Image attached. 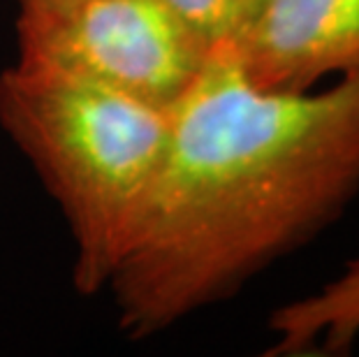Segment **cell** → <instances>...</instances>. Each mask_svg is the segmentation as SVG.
Masks as SVG:
<instances>
[{"mask_svg":"<svg viewBox=\"0 0 359 357\" xmlns=\"http://www.w3.org/2000/svg\"><path fill=\"white\" fill-rule=\"evenodd\" d=\"M359 191V65L325 90H266L227 47L170 109L158 172L107 285L144 339L236 290Z\"/></svg>","mask_w":359,"mask_h":357,"instance_id":"1","label":"cell"},{"mask_svg":"<svg viewBox=\"0 0 359 357\" xmlns=\"http://www.w3.org/2000/svg\"><path fill=\"white\" fill-rule=\"evenodd\" d=\"M0 126L70 225L77 290L100 292L158 172L170 109L17 60L0 74Z\"/></svg>","mask_w":359,"mask_h":357,"instance_id":"2","label":"cell"},{"mask_svg":"<svg viewBox=\"0 0 359 357\" xmlns=\"http://www.w3.org/2000/svg\"><path fill=\"white\" fill-rule=\"evenodd\" d=\"M19 60L172 109L211 49L163 0H19Z\"/></svg>","mask_w":359,"mask_h":357,"instance_id":"3","label":"cell"},{"mask_svg":"<svg viewBox=\"0 0 359 357\" xmlns=\"http://www.w3.org/2000/svg\"><path fill=\"white\" fill-rule=\"evenodd\" d=\"M227 47L266 90H309L359 65V0H257Z\"/></svg>","mask_w":359,"mask_h":357,"instance_id":"4","label":"cell"},{"mask_svg":"<svg viewBox=\"0 0 359 357\" xmlns=\"http://www.w3.org/2000/svg\"><path fill=\"white\" fill-rule=\"evenodd\" d=\"M271 355H341L359 337V257L320 290L271 316Z\"/></svg>","mask_w":359,"mask_h":357,"instance_id":"5","label":"cell"},{"mask_svg":"<svg viewBox=\"0 0 359 357\" xmlns=\"http://www.w3.org/2000/svg\"><path fill=\"white\" fill-rule=\"evenodd\" d=\"M206 49L234 40L257 0H163Z\"/></svg>","mask_w":359,"mask_h":357,"instance_id":"6","label":"cell"}]
</instances>
